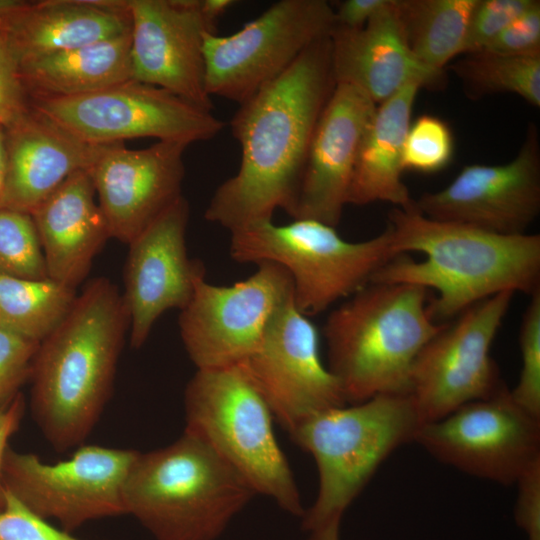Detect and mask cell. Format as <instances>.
Here are the masks:
<instances>
[{
	"mask_svg": "<svg viewBox=\"0 0 540 540\" xmlns=\"http://www.w3.org/2000/svg\"><path fill=\"white\" fill-rule=\"evenodd\" d=\"M454 153L448 124L433 115H421L410 124L402 153L403 170L435 173L446 168Z\"/></svg>",
	"mask_w": 540,
	"mask_h": 540,
	"instance_id": "31",
	"label": "cell"
},
{
	"mask_svg": "<svg viewBox=\"0 0 540 540\" xmlns=\"http://www.w3.org/2000/svg\"><path fill=\"white\" fill-rule=\"evenodd\" d=\"M449 68L461 80L465 94L471 99L513 93L534 107H540V58L482 50L466 54Z\"/></svg>",
	"mask_w": 540,
	"mask_h": 540,
	"instance_id": "29",
	"label": "cell"
},
{
	"mask_svg": "<svg viewBox=\"0 0 540 540\" xmlns=\"http://www.w3.org/2000/svg\"><path fill=\"white\" fill-rule=\"evenodd\" d=\"M5 506L0 511V540H80L57 529L6 490Z\"/></svg>",
	"mask_w": 540,
	"mask_h": 540,
	"instance_id": "35",
	"label": "cell"
},
{
	"mask_svg": "<svg viewBox=\"0 0 540 540\" xmlns=\"http://www.w3.org/2000/svg\"><path fill=\"white\" fill-rule=\"evenodd\" d=\"M230 233L229 252L236 262H273L288 271L294 304L307 317L356 293L398 256L388 226L361 242H349L335 227L310 219L286 225L262 221Z\"/></svg>",
	"mask_w": 540,
	"mask_h": 540,
	"instance_id": "8",
	"label": "cell"
},
{
	"mask_svg": "<svg viewBox=\"0 0 540 540\" xmlns=\"http://www.w3.org/2000/svg\"><path fill=\"white\" fill-rule=\"evenodd\" d=\"M395 0L363 27H335L330 34L331 64L336 83L350 85L376 105L407 84L440 89L444 71L422 64L410 51L396 16Z\"/></svg>",
	"mask_w": 540,
	"mask_h": 540,
	"instance_id": "21",
	"label": "cell"
},
{
	"mask_svg": "<svg viewBox=\"0 0 540 540\" xmlns=\"http://www.w3.org/2000/svg\"><path fill=\"white\" fill-rule=\"evenodd\" d=\"M420 89L418 84H407L377 105L359 148L348 204L384 201L401 209L414 205L402 180V153Z\"/></svg>",
	"mask_w": 540,
	"mask_h": 540,
	"instance_id": "25",
	"label": "cell"
},
{
	"mask_svg": "<svg viewBox=\"0 0 540 540\" xmlns=\"http://www.w3.org/2000/svg\"><path fill=\"white\" fill-rule=\"evenodd\" d=\"M184 431L207 443L256 494L303 516L293 473L273 428V415L242 363L197 369L184 392Z\"/></svg>",
	"mask_w": 540,
	"mask_h": 540,
	"instance_id": "7",
	"label": "cell"
},
{
	"mask_svg": "<svg viewBox=\"0 0 540 540\" xmlns=\"http://www.w3.org/2000/svg\"><path fill=\"white\" fill-rule=\"evenodd\" d=\"M131 33L19 63L29 98L73 97L132 79Z\"/></svg>",
	"mask_w": 540,
	"mask_h": 540,
	"instance_id": "26",
	"label": "cell"
},
{
	"mask_svg": "<svg viewBox=\"0 0 540 540\" xmlns=\"http://www.w3.org/2000/svg\"><path fill=\"white\" fill-rule=\"evenodd\" d=\"M25 412V399L20 393L5 409L0 410V511L5 506L6 490L2 480V466L10 438L20 427Z\"/></svg>",
	"mask_w": 540,
	"mask_h": 540,
	"instance_id": "40",
	"label": "cell"
},
{
	"mask_svg": "<svg viewBox=\"0 0 540 540\" xmlns=\"http://www.w3.org/2000/svg\"><path fill=\"white\" fill-rule=\"evenodd\" d=\"M256 265L251 276L229 286L200 279L180 310V336L197 369L244 362L257 349L274 315L293 298L285 268L273 262Z\"/></svg>",
	"mask_w": 540,
	"mask_h": 540,
	"instance_id": "12",
	"label": "cell"
},
{
	"mask_svg": "<svg viewBox=\"0 0 540 540\" xmlns=\"http://www.w3.org/2000/svg\"><path fill=\"white\" fill-rule=\"evenodd\" d=\"M31 216L48 277L76 289L111 238L89 171L69 176Z\"/></svg>",
	"mask_w": 540,
	"mask_h": 540,
	"instance_id": "23",
	"label": "cell"
},
{
	"mask_svg": "<svg viewBox=\"0 0 540 540\" xmlns=\"http://www.w3.org/2000/svg\"><path fill=\"white\" fill-rule=\"evenodd\" d=\"M257 495L207 443L184 431L138 452L123 488L125 513L157 540H215Z\"/></svg>",
	"mask_w": 540,
	"mask_h": 540,
	"instance_id": "5",
	"label": "cell"
},
{
	"mask_svg": "<svg viewBox=\"0 0 540 540\" xmlns=\"http://www.w3.org/2000/svg\"><path fill=\"white\" fill-rule=\"evenodd\" d=\"M336 86L330 36L310 45L279 77L239 104L230 127L238 171L214 192L205 219L230 232L291 208L318 120Z\"/></svg>",
	"mask_w": 540,
	"mask_h": 540,
	"instance_id": "1",
	"label": "cell"
},
{
	"mask_svg": "<svg viewBox=\"0 0 540 540\" xmlns=\"http://www.w3.org/2000/svg\"><path fill=\"white\" fill-rule=\"evenodd\" d=\"M341 519H335L320 528L311 531L308 540H339V525Z\"/></svg>",
	"mask_w": 540,
	"mask_h": 540,
	"instance_id": "42",
	"label": "cell"
},
{
	"mask_svg": "<svg viewBox=\"0 0 540 540\" xmlns=\"http://www.w3.org/2000/svg\"><path fill=\"white\" fill-rule=\"evenodd\" d=\"M513 295L505 291L472 305L420 350L408 394L422 425L487 398L504 385L490 349Z\"/></svg>",
	"mask_w": 540,
	"mask_h": 540,
	"instance_id": "13",
	"label": "cell"
},
{
	"mask_svg": "<svg viewBox=\"0 0 540 540\" xmlns=\"http://www.w3.org/2000/svg\"><path fill=\"white\" fill-rule=\"evenodd\" d=\"M421 426L408 393L380 394L303 422L290 436L313 457L319 481L316 499L302 516L303 529L341 519L382 462L414 441Z\"/></svg>",
	"mask_w": 540,
	"mask_h": 540,
	"instance_id": "6",
	"label": "cell"
},
{
	"mask_svg": "<svg viewBox=\"0 0 540 540\" xmlns=\"http://www.w3.org/2000/svg\"><path fill=\"white\" fill-rule=\"evenodd\" d=\"M234 3L233 0H200V9L203 15L216 25L218 18Z\"/></svg>",
	"mask_w": 540,
	"mask_h": 540,
	"instance_id": "41",
	"label": "cell"
},
{
	"mask_svg": "<svg viewBox=\"0 0 540 540\" xmlns=\"http://www.w3.org/2000/svg\"><path fill=\"white\" fill-rule=\"evenodd\" d=\"M4 130L7 174L2 208L28 214L69 176L89 170L112 145L83 142L31 106Z\"/></svg>",
	"mask_w": 540,
	"mask_h": 540,
	"instance_id": "22",
	"label": "cell"
},
{
	"mask_svg": "<svg viewBox=\"0 0 540 540\" xmlns=\"http://www.w3.org/2000/svg\"><path fill=\"white\" fill-rule=\"evenodd\" d=\"M30 106L83 142L152 137L190 145L215 138L225 123L162 88L133 79L73 97H33Z\"/></svg>",
	"mask_w": 540,
	"mask_h": 540,
	"instance_id": "9",
	"label": "cell"
},
{
	"mask_svg": "<svg viewBox=\"0 0 540 540\" xmlns=\"http://www.w3.org/2000/svg\"><path fill=\"white\" fill-rule=\"evenodd\" d=\"M130 319L106 277L87 282L63 321L43 339L30 376L32 416L57 452L83 445L113 390Z\"/></svg>",
	"mask_w": 540,
	"mask_h": 540,
	"instance_id": "3",
	"label": "cell"
},
{
	"mask_svg": "<svg viewBox=\"0 0 540 540\" xmlns=\"http://www.w3.org/2000/svg\"><path fill=\"white\" fill-rule=\"evenodd\" d=\"M424 216L499 235H522L540 212V142L530 124L516 157L500 165L469 164L437 192L414 200Z\"/></svg>",
	"mask_w": 540,
	"mask_h": 540,
	"instance_id": "16",
	"label": "cell"
},
{
	"mask_svg": "<svg viewBox=\"0 0 540 540\" xmlns=\"http://www.w3.org/2000/svg\"><path fill=\"white\" fill-rule=\"evenodd\" d=\"M377 105L336 83L314 130L296 198L287 212L336 227L347 203L359 148Z\"/></svg>",
	"mask_w": 540,
	"mask_h": 540,
	"instance_id": "20",
	"label": "cell"
},
{
	"mask_svg": "<svg viewBox=\"0 0 540 540\" xmlns=\"http://www.w3.org/2000/svg\"><path fill=\"white\" fill-rule=\"evenodd\" d=\"M414 441L442 463L510 485L540 459V417L521 407L504 384L487 398L423 424Z\"/></svg>",
	"mask_w": 540,
	"mask_h": 540,
	"instance_id": "14",
	"label": "cell"
},
{
	"mask_svg": "<svg viewBox=\"0 0 540 540\" xmlns=\"http://www.w3.org/2000/svg\"><path fill=\"white\" fill-rule=\"evenodd\" d=\"M427 292L412 284L370 282L328 315L327 367L347 403L408 393L418 353L445 327L431 318Z\"/></svg>",
	"mask_w": 540,
	"mask_h": 540,
	"instance_id": "4",
	"label": "cell"
},
{
	"mask_svg": "<svg viewBox=\"0 0 540 540\" xmlns=\"http://www.w3.org/2000/svg\"><path fill=\"white\" fill-rule=\"evenodd\" d=\"M484 50L501 55L540 58V1L535 0Z\"/></svg>",
	"mask_w": 540,
	"mask_h": 540,
	"instance_id": "37",
	"label": "cell"
},
{
	"mask_svg": "<svg viewBox=\"0 0 540 540\" xmlns=\"http://www.w3.org/2000/svg\"><path fill=\"white\" fill-rule=\"evenodd\" d=\"M138 452L81 445L69 459L50 464L8 446L2 480L30 511L71 533L89 521L126 514L123 488Z\"/></svg>",
	"mask_w": 540,
	"mask_h": 540,
	"instance_id": "11",
	"label": "cell"
},
{
	"mask_svg": "<svg viewBox=\"0 0 540 540\" xmlns=\"http://www.w3.org/2000/svg\"><path fill=\"white\" fill-rule=\"evenodd\" d=\"M477 0H395V13L412 54L427 67L444 71L464 53Z\"/></svg>",
	"mask_w": 540,
	"mask_h": 540,
	"instance_id": "27",
	"label": "cell"
},
{
	"mask_svg": "<svg viewBox=\"0 0 540 540\" xmlns=\"http://www.w3.org/2000/svg\"><path fill=\"white\" fill-rule=\"evenodd\" d=\"M242 364L290 435L315 414L347 404L337 378L321 360L316 327L293 298L274 315L257 349Z\"/></svg>",
	"mask_w": 540,
	"mask_h": 540,
	"instance_id": "15",
	"label": "cell"
},
{
	"mask_svg": "<svg viewBox=\"0 0 540 540\" xmlns=\"http://www.w3.org/2000/svg\"><path fill=\"white\" fill-rule=\"evenodd\" d=\"M131 16V76L208 111L203 40L216 25L200 0H127Z\"/></svg>",
	"mask_w": 540,
	"mask_h": 540,
	"instance_id": "17",
	"label": "cell"
},
{
	"mask_svg": "<svg viewBox=\"0 0 540 540\" xmlns=\"http://www.w3.org/2000/svg\"><path fill=\"white\" fill-rule=\"evenodd\" d=\"M19 63L131 33L127 0L26 1L0 21Z\"/></svg>",
	"mask_w": 540,
	"mask_h": 540,
	"instance_id": "24",
	"label": "cell"
},
{
	"mask_svg": "<svg viewBox=\"0 0 540 540\" xmlns=\"http://www.w3.org/2000/svg\"><path fill=\"white\" fill-rule=\"evenodd\" d=\"M535 0H477L470 17L464 53L484 50Z\"/></svg>",
	"mask_w": 540,
	"mask_h": 540,
	"instance_id": "33",
	"label": "cell"
},
{
	"mask_svg": "<svg viewBox=\"0 0 540 540\" xmlns=\"http://www.w3.org/2000/svg\"><path fill=\"white\" fill-rule=\"evenodd\" d=\"M77 294L50 278L0 276V329L40 343L63 321Z\"/></svg>",
	"mask_w": 540,
	"mask_h": 540,
	"instance_id": "28",
	"label": "cell"
},
{
	"mask_svg": "<svg viewBox=\"0 0 540 540\" xmlns=\"http://www.w3.org/2000/svg\"><path fill=\"white\" fill-rule=\"evenodd\" d=\"M7 174V153H6V141L5 130L0 125V209L3 205V197L6 183Z\"/></svg>",
	"mask_w": 540,
	"mask_h": 540,
	"instance_id": "43",
	"label": "cell"
},
{
	"mask_svg": "<svg viewBox=\"0 0 540 540\" xmlns=\"http://www.w3.org/2000/svg\"><path fill=\"white\" fill-rule=\"evenodd\" d=\"M515 518L528 540H540V459L517 479Z\"/></svg>",
	"mask_w": 540,
	"mask_h": 540,
	"instance_id": "38",
	"label": "cell"
},
{
	"mask_svg": "<svg viewBox=\"0 0 540 540\" xmlns=\"http://www.w3.org/2000/svg\"><path fill=\"white\" fill-rule=\"evenodd\" d=\"M398 255L371 282L432 288L428 304L436 322L505 291L540 289V235H499L469 225L430 219L413 205L388 214Z\"/></svg>",
	"mask_w": 540,
	"mask_h": 540,
	"instance_id": "2",
	"label": "cell"
},
{
	"mask_svg": "<svg viewBox=\"0 0 540 540\" xmlns=\"http://www.w3.org/2000/svg\"><path fill=\"white\" fill-rule=\"evenodd\" d=\"M0 276L31 280L49 278L31 214L0 209Z\"/></svg>",
	"mask_w": 540,
	"mask_h": 540,
	"instance_id": "30",
	"label": "cell"
},
{
	"mask_svg": "<svg viewBox=\"0 0 540 540\" xmlns=\"http://www.w3.org/2000/svg\"><path fill=\"white\" fill-rule=\"evenodd\" d=\"M29 106V95L20 76L18 57L0 26V125L5 128Z\"/></svg>",
	"mask_w": 540,
	"mask_h": 540,
	"instance_id": "36",
	"label": "cell"
},
{
	"mask_svg": "<svg viewBox=\"0 0 540 540\" xmlns=\"http://www.w3.org/2000/svg\"><path fill=\"white\" fill-rule=\"evenodd\" d=\"M334 28V8L328 1L280 0L233 34L206 32L208 95L245 102Z\"/></svg>",
	"mask_w": 540,
	"mask_h": 540,
	"instance_id": "10",
	"label": "cell"
},
{
	"mask_svg": "<svg viewBox=\"0 0 540 540\" xmlns=\"http://www.w3.org/2000/svg\"><path fill=\"white\" fill-rule=\"evenodd\" d=\"M39 343L0 329V410L8 407L30 380Z\"/></svg>",
	"mask_w": 540,
	"mask_h": 540,
	"instance_id": "34",
	"label": "cell"
},
{
	"mask_svg": "<svg viewBox=\"0 0 540 540\" xmlns=\"http://www.w3.org/2000/svg\"><path fill=\"white\" fill-rule=\"evenodd\" d=\"M188 145L158 141L142 149L110 145L88 170L110 236L129 244L182 196Z\"/></svg>",
	"mask_w": 540,
	"mask_h": 540,
	"instance_id": "19",
	"label": "cell"
},
{
	"mask_svg": "<svg viewBox=\"0 0 540 540\" xmlns=\"http://www.w3.org/2000/svg\"><path fill=\"white\" fill-rule=\"evenodd\" d=\"M189 204L180 196L128 246L122 293L128 310L129 341L139 349L155 322L170 310H182L205 278L203 263L188 256Z\"/></svg>",
	"mask_w": 540,
	"mask_h": 540,
	"instance_id": "18",
	"label": "cell"
},
{
	"mask_svg": "<svg viewBox=\"0 0 540 540\" xmlns=\"http://www.w3.org/2000/svg\"><path fill=\"white\" fill-rule=\"evenodd\" d=\"M393 0H345L334 9L335 27L357 29L386 9Z\"/></svg>",
	"mask_w": 540,
	"mask_h": 540,
	"instance_id": "39",
	"label": "cell"
},
{
	"mask_svg": "<svg viewBox=\"0 0 540 540\" xmlns=\"http://www.w3.org/2000/svg\"><path fill=\"white\" fill-rule=\"evenodd\" d=\"M519 345L522 368L510 392L521 407L540 417V289L530 295L521 321Z\"/></svg>",
	"mask_w": 540,
	"mask_h": 540,
	"instance_id": "32",
	"label": "cell"
},
{
	"mask_svg": "<svg viewBox=\"0 0 540 540\" xmlns=\"http://www.w3.org/2000/svg\"><path fill=\"white\" fill-rule=\"evenodd\" d=\"M25 2L22 0H0V21L23 6Z\"/></svg>",
	"mask_w": 540,
	"mask_h": 540,
	"instance_id": "44",
	"label": "cell"
}]
</instances>
